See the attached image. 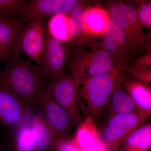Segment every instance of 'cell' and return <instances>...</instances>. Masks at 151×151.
I'll return each mask as SVG.
<instances>
[{"label": "cell", "instance_id": "1", "mask_svg": "<svg viewBox=\"0 0 151 151\" xmlns=\"http://www.w3.org/2000/svg\"><path fill=\"white\" fill-rule=\"evenodd\" d=\"M5 67L0 70V86L29 105L37 106V98L44 87L43 73L22 58L15 50Z\"/></svg>", "mask_w": 151, "mask_h": 151}, {"label": "cell", "instance_id": "2", "mask_svg": "<svg viewBox=\"0 0 151 151\" xmlns=\"http://www.w3.org/2000/svg\"><path fill=\"white\" fill-rule=\"evenodd\" d=\"M125 72L116 68L80 81L78 103L86 116H91L96 122L113 92L123 85L126 79Z\"/></svg>", "mask_w": 151, "mask_h": 151}, {"label": "cell", "instance_id": "3", "mask_svg": "<svg viewBox=\"0 0 151 151\" xmlns=\"http://www.w3.org/2000/svg\"><path fill=\"white\" fill-rule=\"evenodd\" d=\"M110 18L124 33L134 52L150 48V41L139 22L137 9L121 2L111 4L108 11Z\"/></svg>", "mask_w": 151, "mask_h": 151}, {"label": "cell", "instance_id": "4", "mask_svg": "<svg viewBox=\"0 0 151 151\" xmlns=\"http://www.w3.org/2000/svg\"><path fill=\"white\" fill-rule=\"evenodd\" d=\"M116 68L118 67L113 57L100 45L79 52L68 65L71 74L80 82Z\"/></svg>", "mask_w": 151, "mask_h": 151}, {"label": "cell", "instance_id": "5", "mask_svg": "<svg viewBox=\"0 0 151 151\" xmlns=\"http://www.w3.org/2000/svg\"><path fill=\"white\" fill-rule=\"evenodd\" d=\"M79 84L73 74H64L51 78L44 86L52 98L69 113L75 126L82 122L78 99Z\"/></svg>", "mask_w": 151, "mask_h": 151}, {"label": "cell", "instance_id": "6", "mask_svg": "<svg viewBox=\"0 0 151 151\" xmlns=\"http://www.w3.org/2000/svg\"><path fill=\"white\" fill-rule=\"evenodd\" d=\"M144 122L137 113L114 115L104 125L100 138L107 151H116L130 133Z\"/></svg>", "mask_w": 151, "mask_h": 151}, {"label": "cell", "instance_id": "7", "mask_svg": "<svg viewBox=\"0 0 151 151\" xmlns=\"http://www.w3.org/2000/svg\"><path fill=\"white\" fill-rule=\"evenodd\" d=\"M37 107L43 113L56 139L67 137L74 123L69 113L47 93L44 87L37 98Z\"/></svg>", "mask_w": 151, "mask_h": 151}, {"label": "cell", "instance_id": "8", "mask_svg": "<svg viewBox=\"0 0 151 151\" xmlns=\"http://www.w3.org/2000/svg\"><path fill=\"white\" fill-rule=\"evenodd\" d=\"M102 36L100 46L113 57L118 68L126 72L134 52L122 29L111 19Z\"/></svg>", "mask_w": 151, "mask_h": 151}, {"label": "cell", "instance_id": "9", "mask_svg": "<svg viewBox=\"0 0 151 151\" xmlns=\"http://www.w3.org/2000/svg\"><path fill=\"white\" fill-rule=\"evenodd\" d=\"M80 1L78 0H32L26 2L19 8L18 14L26 21L42 19L48 16L66 14Z\"/></svg>", "mask_w": 151, "mask_h": 151}, {"label": "cell", "instance_id": "10", "mask_svg": "<svg viewBox=\"0 0 151 151\" xmlns=\"http://www.w3.org/2000/svg\"><path fill=\"white\" fill-rule=\"evenodd\" d=\"M46 32L42 19L32 21L26 26L17 43L15 50L22 51L39 66L46 41Z\"/></svg>", "mask_w": 151, "mask_h": 151}, {"label": "cell", "instance_id": "11", "mask_svg": "<svg viewBox=\"0 0 151 151\" xmlns=\"http://www.w3.org/2000/svg\"><path fill=\"white\" fill-rule=\"evenodd\" d=\"M26 102L0 86V124L14 129L30 113Z\"/></svg>", "mask_w": 151, "mask_h": 151}, {"label": "cell", "instance_id": "12", "mask_svg": "<svg viewBox=\"0 0 151 151\" xmlns=\"http://www.w3.org/2000/svg\"><path fill=\"white\" fill-rule=\"evenodd\" d=\"M66 58L65 47L62 42L55 38L47 31L45 46L41 60L43 73L51 78L62 76L64 74L62 69Z\"/></svg>", "mask_w": 151, "mask_h": 151}, {"label": "cell", "instance_id": "13", "mask_svg": "<svg viewBox=\"0 0 151 151\" xmlns=\"http://www.w3.org/2000/svg\"><path fill=\"white\" fill-rule=\"evenodd\" d=\"M26 21L24 19L0 18V57L2 59L10 57L15 50Z\"/></svg>", "mask_w": 151, "mask_h": 151}, {"label": "cell", "instance_id": "14", "mask_svg": "<svg viewBox=\"0 0 151 151\" xmlns=\"http://www.w3.org/2000/svg\"><path fill=\"white\" fill-rule=\"evenodd\" d=\"M30 118V128L35 151H51L56 138L40 109Z\"/></svg>", "mask_w": 151, "mask_h": 151}, {"label": "cell", "instance_id": "15", "mask_svg": "<svg viewBox=\"0 0 151 151\" xmlns=\"http://www.w3.org/2000/svg\"><path fill=\"white\" fill-rule=\"evenodd\" d=\"M123 86L134 101L138 115L145 122L151 114L150 87L137 80L126 79Z\"/></svg>", "mask_w": 151, "mask_h": 151}, {"label": "cell", "instance_id": "16", "mask_svg": "<svg viewBox=\"0 0 151 151\" xmlns=\"http://www.w3.org/2000/svg\"><path fill=\"white\" fill-rule=\"evenodd\" d=\"M111 20L108 11L99 7L85 9L82 16L84 29L90 36L103 35Z\"/></svg>", "mask_w": 151, "mask_h": 151}, {"label": "cell", "instance_id": "17", "mask_svg": "<svg viewBox=\"0 0 151 151\" xmlns=\"http://www.w3.org/2000/svg\"><path fill=\"white\" fill-rule=\"evenodd\" d=\"M151 147V124H142L124 140L116 151H149Z\"/></svg>", "mask_w": 151, "mask_h": 151}, {"label": "cell", "instance_id": "18", "mask_svg": "<svg viewBox=\"0 0 151 151\" xmlns=\"http://www.w3.org/2000/svg\"><path fill=\"white\" fill-rule=\"evenodd\" d=\"M30 113L17 127L13 129L11 151H35L30 128Z\"/></svg>", "mask_w": 151, "mask_h": 151}, {"label": "cell", "instance_id": "19", "mask_svg": "<svg viewBox=\"0 0 151 151\" xmlns=\"http://www.w3.org/2000/svg\"><path fill=\"white\" fill-rule=\"evenodd\" d=\"M100 138L95 121L91 116H86L79 124L73 139L80 150H87L91 147Z\"/></svg>", "mask_w": 151, "mask_h": 151}, {"label": "cell", "instance_id": "20", "mask_svg": "<svg viewBox=\"0 0 151 151\" xmlns=\"http://www.w3.org/2000/svg\"><path fill=\"white\" fill-rule=\"evenodd\" d=\"M122 86L116 89L110 97V117L118 115L131 113H137V105L127 90Z\"/></svg>", "mask_w": 151, "mask_h": 151}, {"label": "cell", "instance_id": "21", "mask_svg": "<svg viewBox=\"0 0 151 151\" xmlns=\"http://www.w3.org/2000/svg\"><path fill=\"white\" fill-rule=\"evenodd\" d=\"M85 9V6L81 1L69 13L68 16L71 29V40L81 47L88 42L90 37L86 33L82 21V16Z\"/></svg>", "mask_w": 151, "mask_h": 151}, {"label": "cell", "instance_id": "22", "mask_svg": "<svg viewBox=\"0 0 151 151\" xmlns=\"http://www.w3.org/2000/svg\"><path fill=\"white\" fill-rule=\"evenodd\" d=\"M47 31L53 37L62 42L71 40L70 22L68 16L66 14L52 17L48 22Z\"/></svg>", "mask_w": 151, "mask_h": 151}, {"label": "cell", "instance_id": "23", "mask_svg": "<svg viewBox=\"0 0 151 151\" xmlns=\"http://www.w3.org/2000/svg\"><path fill=\"white\" fill-rule=\"evenodd\" d=\"M27 1L0 0V18H14L18 14L19 8Z\"/></svg>", "mask_w": 151, "mask_h": 151}, {"label": "cell", "instance_id": "24", "mask_svg": "<svg viewBox=\"0 0 151 151\" xmlns=\"http://www.w3.org/2000/svg\"><path fill=\"white\" fill-rule=\"evenodd\" d=\"M127 70L136 80L150 86L149 83H150L151 80V67L130 66Z\"/></svg>", "mask_w": 151, "mask_h": 151}, {"label": "cell", "instance_id": "25", "mask_svg": "<svg viewBox=\"0 0 151 151\" xmlns=\"http://www.w3.org/2000/svg\"><path fill=\"white\" fill-rule=\"evenodd\" d=\"M137 16L141 25L150 29L151 26V3H142L137 9Z\"/></svg>", "mask_w": 151, "mask_h": 151}, {"label": "cell", "instance_id": "26", "mask_svg": "<svg viewBox=\"0 0 151 151\" xmlns=\"http://www.w3.org/2000/svg\"><path fill=\"white\" fill-rule=\"evenodd\" d=\"M80 150L76 145L73 139L66 137L57 139L51 151H79Z\"/></svg>", "mask_w": 151, "mask_h": 151}, {"label": "cell", "instance_id": "27", "mask_svg": "<svg viewBox=\"0 0 151 151\" xmlns=\"http://www.w3.org/2000/svg\"><path fill=\"white\" fill-rule=\"evenodd\" d=\"M151 52L147 53L135 60L131 63L130 66H138V67H151Z\"/></svg>", "mask_w": 151, "mask_h": 151}, {"label": "cell", "instance_id": "28", "mask_svg": "<svg viewBox=\"0 0 151 151\" xmlns=\"http://www.w3.org/2000/svg\"><path fill=\"white\" fill-rule=\"evenodd\" d=\"M88 150L89 151H107L105 144L100 138Z\"/></svg>", "mask_w": 151, "mask_h": 151}, {"label": "cell", "instance_id": "29", "mask_svg": "<svg viewBox=\"0 0 151 151\" xmlns=\"http://www.w3.org/2000/svg\"><path fill=\"white\" fill-rule=\"evenodd\" d=\"M0 151H3V150H2V149L1 148H0Z\"/></svg>", "mask_w": 151, "mask_h": 151}, {"label": "cell", "instance_id": "30", "mask_svg": "<svg viewBox=\"0 0 151 151\" xmlns=\"http://www.w3.org/2000/svg\"><path fill=\"white\" fill-rule=\"evenodd\" d=\"M2 58H1V57H0V62H1V60Z\"/></svg>", "mask_w": 151, "mask_h": 151}]
</instances>
